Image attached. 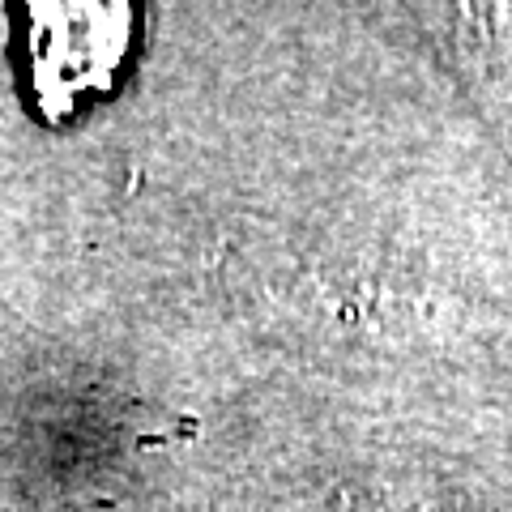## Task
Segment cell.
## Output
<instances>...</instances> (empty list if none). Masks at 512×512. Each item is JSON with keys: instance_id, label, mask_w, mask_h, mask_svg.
<instances>
[{"instance_id": "1", "label": "cell", "mask_w": 512, "mask_h": 512, "mask_svg": "<svg viewBox=\"0 0 512 512\" xmlns=\"http://www.w3.org/2000/svg\"><path fill=\"white\" fill-rule=\"evenodd\" d=\"M30 94L47 120L116 82L133 47V0H18Z\"/></svg>"}, {"instance_id": "2", "label": "cell", "mask_w": 512, "mask_h": 512, "mask_svg": "<svg viewBox=\"0 0 512 512\" xmlns=\"http://www.w3.org/2000/svg\"><path fill=\"white\" fill-rule=\"evenodd\" d=\"M427 18L470 99L512 150V0H427Z\"/></svg>"}]
</instances>
